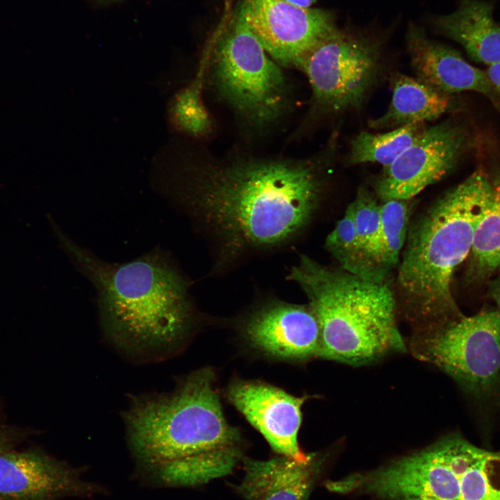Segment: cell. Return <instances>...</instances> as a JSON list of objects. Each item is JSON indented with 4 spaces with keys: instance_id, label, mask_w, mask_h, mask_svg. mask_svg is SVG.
Wrapping results in <instances>:
<instances>
[{
    "instance_id": "obj_1",
    "label": "cell",
    "mask_w": 500,
    "mask_h": 500,
    "mask_svg": "<svg viewBox=\"0 0 500 500\" xmlns=\"http://www.w3.org/2000/svg\"><path fill=\"white\" fill-rule=\"evenodd\" d=\"M188 167L160 179L159 190L231 258L294 240L310 222L324 185L312 160L242 159Z\"/></svg>"
},
{
    "instance_id": "obj_2",
    "label": "cell",
    "mask_w": 500,
    "mask_h": 500,
    "mask_svg": "<svg viewBox=\"0 0 500 500\" xmlns=\"http://www.w3.org/2000/svg\"><path fill=\"white\" fill-rule=\"evenodd\" d=\"M214 372L197 370L172 392L140 394L124 419L131 450L154 483H206L231 472L241 458L240 434L223 414Z\"/></svg>"
},
{
    "instance_id": "obj_3",
    "label": "cell",
    "mask_w": 500,
    "mask_h": 500,
    "mask_svg": "<svg viewBox=\"0 0 500 500\" xmlns=\"http://www.w3.org/2000/svg\"><path fill=\"white\" fill-rule=\"evenodd\" d=\"M54 228L75 267L93 285L102 326L116 346L156 356L185 338L194 319L189 284L167 251L156 248L131 261L110 262Z\"/></svg>"
},
{
    "instance_id": "obj_4",
    "label": "cell",
    "mask_w": 500,
    "mask_h": 500,
    "mask_svg": "<svg viewBox=\"0 0 500 500\" xmlns=\"http://www.w3.org/2000/svg\"><path fill=\"white\" fill-rule=\"evenodd\" d=\"M492 192L491 178L477 170L410 222L394 291L413 329L462 313L452 281L470 254Z\"/></svg>"
},
{
    "instance_id": "obj_5",
    "label": "cell",
    "mask_w": 500,
    "mask_h": 500,
    "mask_svg": "<svg viewBox=\"0 0 500 500\" xmlns=\"http://www.w3.org/2000/svg\"><path fill=\"white\" fill-rule=\"evenodd\" d=\"M303 291L319 327L318 356L352 365L405 350L397 301L386 281H374L301 255L287 276Z\"/></svg>"
},
{
    "instance_id": "obj_6",
    "label": "cell",
    "mask_w": 500,
    "mask_h": 500,
    "mask_svg": "<svg viewBox=\"0 0 500 500\" xmlns=\"http://www.w3.org/2000/svg\"><path fill=\"white\" fill-rule=\"evenodd\" d=\"M412 354L453 378L478 400L500 392V312L462 313L414 329Z\"/></svg>"
},
{
    "instance_id": "obj_7",
    "label": "cell",
    "mask_w": 500,
    "mask_h": 500,
    "mask_svg": "<svg viewBox=\"0 0 500 500\" xmlns=\"http://www.w3.org/2000/svg\"><path fill=\"white\" fill-rule=\"evenodd\" d=\"M212 80L222 98L255 125L269 124L283 111V72L236 10L215 46Z\"/></svg>"
},
{
    "instance_id": "obj_8",
    "label": "cell",
    "mask_w": 500,
    "mask_h": 500,
    "mask_svg": "<svg viewBox=\"0 0 500 500\" xmlns=\"http://www.w3.org/2000/svg\"><path fill=\"white\" fill-rule=\"evenodd\" d=\"M379 38L366 31L337 26L301 60L314 99L339 112L360 106L374 83L382 56Z\"/></svg>"
},
{
    "instance_id": "obj_9",
    "label": "cell",
    "mask_w": 500,
    "mask_h": 500,
    "mask_svg": "<svg viewBox=\"0 0 500 500\" xmlns=\"http://www.w3.org/2000/svg\"><path fill=\"white\" fill-rule=\"evenodd\" d=\"M236 12L276 62L298 67L302 58L338 26L332 11L283 0H240Z\"/></svg>"
},
{
    "instance_id": "obj_10",
    "label": "cell",
    "mask_w": 500,
    "mask_h": 500,
    "mask_svg": "<svg viewBox=\"0 0 500 500\" xmlns=\"http://www.w3.org/2000/svg\"><path fill=\"white\" fill-rule=\"evenodd\" d=\"M468 144L465 131L450 122L427 126L374 183L377 197L411 199L450 172Z\"/></svg>"
},
{
    "instance_id": "obj_11",
    "label": "cell",
    "mask_w": 500,
    "mask_h": 500,
    "mask_svg": "<svg viewBox=\"0 0 500 500\" xmlns=\"http://www.w3.org/2000/svg\"><path fill=\"white\" fill-rule=\"evenodd\" d=\"M101 490L83 481L78 469L39 449L0 454V500H59Z\"/></svg>"
},
{
    "instance_id": "obj_12",
    "label": "cell",
    "mask_w": 500,
    "mask_h": 500,
    "mask_svg": "<svg viewBox=\"0 0 500 500\" xmlns=\"http://www.w3.org/2000/svg\"><path fill=\"white\" fill-rule=\"evenodd\" d=\"M227 397L274 451L298 461L308 458L299 448L297 437L304 397L263 382L243 380L228 386Z\"/></svg>"
},
{
    "instance_id": "obj_13",
    "label": "cell",
    "mask_w": 500,
    "mask_h": 500,
    "mask_svg": "<svg viewBox=\"0 0 500 500\" xmlns=\"http://www.w3.org/2000/svg\"><path fill=\"white\" fill-rule=\"evenodd\" d=\"M242 331L251 344L273 357L304 360L318 356L319 327L308 305L270 300L248 315Z\"/></svg>"
},
{
    "instance_id": "obj_14",
    "label": "cell",
    "mask_w": 500,
    "mask_h": 500,
    "mask_svg": "<svg viewBox=\"0 0 500 500\" xmlns=\"http://www.w3.org/2000/svg\"><path fill=\"white\" fill-rule=\"evenodd\" d=\"M406 40L418 80L448 95L463 91L478 92L500 109V96L485 72L470 65L456 51L431 39L412 22L408 26Z\"/></svg>"
},
{
    "instance_id": "obj_15",
    "label": "cell",
    "mask_w": 500,
    "mask_h": 500,
    "mask_svg": "<svg viewBox=\"0 0 500 500\" xmlns=\"http://www.w3.org/2000/svg\"><path fill=\"white\" fill-rule=\"evenodd\" d=\"M238 487L245 500H307L319 463L310 455L303 461L281 456L267 460L246 459Z\"/></svg>"
},
{
    "instance_id": "obj_16",
    "label": "cell",
    "mask_w": 500,
    "mask_h": 500,
    "mask_svg": "<svg viewBox=\"0 0 500 500\" xmlns=\"http://www.w3.org/2000/svg\"><path fill=\"white\" fill-rule=\"evenodd\" d=\"M492 5L482 0H460L457 9L432 17V27L460 44L474 60L491 65L500 62V26Z\"/></svg>"
},
{
    "instance_id": "obj_17",
    "label": "cell",
    "mask_w": 500,
    "mask_h": 500,
    "mask_svg": "<svg viewBox=\"0 0 500 500\" xmlns=\"http://www.w3.org/2000/svg\"><path fill=\"white\" fill-rule=\"evenodd\" d=\"M391 83L392 94L388 108L383 115L369 122L372 128L391 130L414 123H426L437 119L450 107L448 94L417 78L397 74Z\"/></svg>"
},
{
    "instance_id": "obj_18",
    "label": "cell",
    "mask_w": 500,
    "mask_h": 500,
    "mask_svg": "<svg viewBox=\"0 0 500 500\" xmlns=\"http://www.w3.org/2000/svg\"><path fill=\"white\" fill-rule=\"evenodd\" d=\"M412 200L382 201L379 231L365 257L362 278L385 281L398 267L411 222Z\"/></svg>"
},
{
    "instance_id": "obj_19",
    "label": "cell",
    "mask_w": 500,
    "mask_h": 500,
    "mask_svg": "<svg viewBox=\"0 0 500 500\" xmlns=\"http://www.w3.org/2000/svg\"><path fill=\"white\" fill-rule=\"evenodd\" d=\"M491 183V200L477 227L465 272V280L472 285L500 270V172Z\"/></svg>"
},
{
    "instance_id": "obj_20",
    "label": "cell",
    "mask_w": 500,
    "mask_h": 500,
    "mask_svg": "<svg viewBox=\"0 0 500 500\" xmlns=\"http://www.w3.org/2000/svg\"><path fill=\"white\" fill-rule=\"evenodd\" d=\"M427 127L414 123L385 133L360 132L351 141L349 161L351 164L376 162L383 167L393 163Z\"/></svg>"
},
{
    "instance_id": "obj_21",
    "label": "cell",
    "mask_w": 500,
    "mask_h": 500,
    "mask_svg": "<svg viewBox=\"0 0 500 500\" xmlns=\"http://www.w3.org/2000/svg\"><path fill=\"white\" fill-rule=\"evenodd\" d=\"M356 228L360 274L363 276L365 257L374 242L379 231L381 221V203L369 190L361 188L350 203Z\"/></svg>"
},
{
    "instance_id": "obj_22",
    "label": "cell",
    "mask_w": 500,
    "mask_h": 500,
    "mask_svg": "<svg viewBox=\"0 0 500 500\" xmlns=\"http://www.w3.org/2000/svg\"><path fill=\"white\" fill-rule=\"evenodd\" d=\"M169 115L172 123L186 133L197 135L206 132L210 122L201 99L198 81L175 96L170 106Z\"/></svg>"
},
{
    "instance_id": "obj_23",
    "label": "cell",
    "mask_w": 500,
    "mask_h": 500,
    "mask_svg": "<svg viewBox=\"0 0 500 500\" xmlns=\"http://www.w3.org/2000/svg\"><path fill=\"white\" fill-rule=\"evenodd\" d=\"M325 247L338 261L340 267L360 276L357 237L351 204L347 208L343 217L327 235Z\"/></svg>"
},
{
    "instance_id": "obj_24",
    "label": "cell",
    "mask_w": 500,
    "mask_h": 500,
    "mask_svg": "<svg viewBox=\"0 0 500 500\" xmlns=\"http://www.w3.org/2000/svg\"><path fill=\"white\" fill-rule=\"evenodd\" d=\"M29 434L27 428L8 424L0 415V454L15 449L28 438Z\"/></svg>"
},
{
    "instance_id": "obj_25",
    "label": "cell",
    "mask_w": 500,
    "mask_h": 500,
    "mask_svg": "<svg viewBox=\"0 0 500 500\" xmlns=\"http://www.w3.org/2000/svg\"><path fill=\"white\" fill-rule=\"evenodd\" d=\"M485 74L492 87L500 96V62L489 65Z\"/></svg>"
},
{
    "instance_id": "obj_26",
    "label": "cell",
    "mask_w": 500,
    "mask_h": 500,
    "mask_svg": "<svg viewBox=\"0 0 500 500\" xmlns=\"http://www.w3.org/2000/svg\"><path fill=\"white\" fill-rule=\"evenodd\" d=\"M488 294L494 300L497 307V309L500 312V272L490 283Z\"/></svg>"
},
{
    "instance_id": "obj_27",
    "label": "cell",
    "mask_w": 500,
    "mask_h": 500,
    "mask_svg": "<svg viewBox=\"0 0 500 500\" xmlns=\"http://www.w3.org/2000/svg\"><path fill=\"white\" fill-rule=\"evenodd\" d=\"M288 3L303 8H310L315 3L316 0H283Z\"/></svg>"
}]
</instances>
